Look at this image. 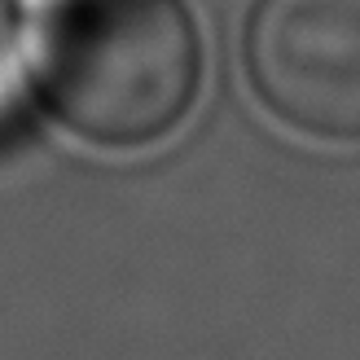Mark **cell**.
<instances>
[{
	"label": "cell",
	"mask_w": 360,
	"mask_h": 360,
	"mask_svg": "<svg viewBox=\"0 0 360 360\" xmlns=\"http://www.w3.org/2000/svg\"><path fill=\"white\" fill-rule=\"evenodd\" d=\"M27 58L53 115L110 150L167 136L202 79L180 0H31Z\"/></svg>",
	"instance_id": "6da1fadb"
},
{
	"label": "cell",
	"mask_w": 360,
	"mask_h": 360,
	"mask_svg": "<svg viewBox=\"0 0 360 360\" xmlns=\"http://www.w3.org/2000/svg\"><path fill=\"white\" fill-rule=\"evenodd\" d=\"M259 101L299 132L360 136V0H259L246 22Z\"/></svg>",
	"instance_id": "7a4b0ae2"
},
{
	"label": "cell",
	"mask_w": 360,
	"mask_h": 360,
	"mask_svg": "<svg viewBox=\"0 0 360 360\" xmlns=\"http://www.w3.org/2000/svg\"><path fill=\"white\" fill-rule=\"evenodd\" d=\"M22 44H18V27L0 0V136H5L13 123H18V110H22Z\"/></svg>",
	"instance_id": "3957f363"
}]
</instances>
